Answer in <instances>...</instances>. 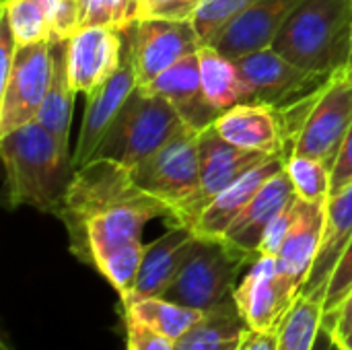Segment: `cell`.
<instances>
[{
	"instance_id": "5bb4252c",
	"label": "cell",
	"mask_w": 352,
	"mask_h": 350,
	"mask_svg": "<svg viewBox=\"0 0 352 350\" xmlns=\"http://www.w3.org/2000/svg\"><path fill=\"white\" fill-rule=\"evenodd\" d=\"M124 31L82 27L68 39V66L76 93L93 95L122 64Z\"/></svg>"
},
{
	"instance_id": "ac0fdd59",
	"label": "cell",
	"mask_w": 352,
	"mask_h": 350,
	"mask_svg": "<svg viewBox=\"0 0 352 350\" xmlns=\"http://www.w3.org/2000/svg\"><path fill=\"white\" fill-rule=\"evenodd\" d=\"M146 87L165 97L175 107L186 126L196 132L210 128L221 116V111L206 99V93L202 89L198 52L182 58Z\"/></svg>"
},
{
	"instance_id": "9a60e30c",
	"label": "cell",
	"mask_w": 352,
	"mask_h": 350,
	"mask_svg": "<svg viewBox=\"0 0 352 350\" xmlns=\"http://www.w3.org/2000/svg\"><path fill=\"white\" fill-rule=\"evenodd\" d=\"M212 128L239 149L264 155H291L287 126L278 107L266 103H239L223 111Z\"/></svg>"
},
{
	"instance_id": "3957f363",
	"label": "cell",
	"mask_w": 352,
	"mask_h": 350,
	"mask_svg": "<svg viewBox=\"0 0 352 350\" xmlns=\"http://www.w3.org/2000/svg\"><path fill=\"white\" fill-rule=\"evenodd\" d=\"M351 0H305L276 35L272 50L318 74L346 70L351 58Z\"/></svg>"
},
{
	"instance_id": "8fae6325",
	"label": "cell",
	"mask_w": 352,
	"mask_h": 350,
	"mask_svg": "<svg viewBox=\"0 0 352 350\" xmlns=\"http://www.w3.org/2000/svg\"><path fill=\"white\" fill-rule=\"evenodd\" d=\"M130 45L138 85L146 87L182 58L200 52L204 45L194 21H136L130 29Z\"/></svg>"
},
{
	"instance_id": "4316f807",
	"label": "cell",
	"mask_w": 352,
	"mask_h": 350,
	"mask_svg": "<svg viewBox=\"0 0 352 350\" xmlns=\"http://www.w3.org/2000/svg\"><path fill=\"white\" fill-rule=\"evenodd\" d=\"M60 0H4L2 12L14 33L16 45L54 39V19Z\"/></svg>"
},
{
	"instance_id": "d6a6232c",
	"label": "cell",
	"mask_w": 352,
	"mask_h": 350,
	"mask_svg": "<svg viewBox=\"0 0 352 350\" xmlns=\"http://www.w3.org/2000/svg\"><path fill=\"white\" fill-rule=\"evenodd\" d=\"M206 0H140V19L163 21H194Z\"/></svg>"
},
{
	"instance_id": "484cf974",
	"label": "cell",
	"mask_w": 352,
	"mask_h": 350,
	"mask_svg": "<svg viewBox=\"0 0 352 350\" xmlns=\"http://www.w3.org/2000/svg\"><path fill=\"white\" fill-rule=\"evenodd\" d=\"M120 301H122V309L132 311L138 320L159 330L161 334L169 336L171 340H177L182 334H186L202 316V311L179 305L165 297L128 295V297H122Z\"/></svg>"
},
{
	"instance_id": "2e32d148",
	"label": "cell",
	"mask_w": 352,
	"mask_h": 350,
	"mask_svg": "<svg viewBox=\"0 0 352 350\" xmlns=\"http://www.w3.org/2000/svg\"><path fill=\"white\" fill-rule=\"evenodd\" d=\"M326 204L328 202H305L299 198L293 227L276 254L278 274L295 299L301 297L324 241Z\"/></svg>"
},
{
	"instance_id": "8992f818",
	"label": "cell",
	"mask_w": 352,
	"mask_h": 350,
	"mask_svg": "<svg viewBox=\"0 0 352 350\" xmlns=\"http://www.w3.org/2000/svg\"><path fill=\"white\" fill-rule=\"evenodd\" d=\"M276 155H264L256 151L239 149L227 142L212 126L200 132V182L196 192L177 206L167 223L192 229L204 208L241 175Z\"/></svg>"
},
{
	"instance_id": "b9f144b4",
	"label": "cell",
	"mask_w": 352,
	"mask_h": 350,
	"mask_svg": "<svg viewBox=\"0 0 352 350\" xmlns=\"http://www.w3.org/2000/svg\"><path fill=\"white\" fill-rule=\"evenodd\" d=\"M346 74H349V80H351L352 85V68H346Z\"/></svg>"
},
{
	"instance_id": "e0dca14e",
	"label": "cell",
	"mask_w": 352,
	"mask_h": 350,
	"mask_svg": "<svg viewBox=\"0 0 352 350\" xmlns=\"http://www.w3.org/2000/svg\"><path fill=\"white\" fill-rule=\"evenodd\" d=\"M303 2L305 0H260L233 19L208 45L233 60L272 47L285 23Z\"/></svg>"
},
{
	"instance_id": "7402d4cb",
	"label": "cell",
	"mask_w": 352,
	"mask_h": 350,
	"mask_svg": "<svg viewBox=\"0 0 352 350\" xmlns=\"http://www.w3.org/2000/svg\"><path fill=\"white\" fill-rule=\"evenodd\" d=\"M293 196H295L293 184L289 179L287 169H283L260 188V192L252 198V202L243 208V212L227 229L223 239L252 256H258L268 225L291 202Z\"/></svg>"
},
{
	"instance_id": "7bdbcfd3",
	"label": "cell",
	"mask_w": 352,
	"mask_h": 350,
	"mask_svg": "<svg viewBox=\"0 0 352 350\" xmlns=\"http://www.w3.org/2000/svg\"><path fill=\"white\" fill-rule=\"evenodd\" d=\"M351 2H352V0H351Z\"/></svg>"
},
{
	"instance_id": "52a82bcc",
	"label": "cell",
	"mask_w": 352,
	"mask_h": 350,
	"mask_svg": "<svg viewBox=\"0 0 352 350\" xmlns=\"http://www.w3.org/2000/svg\"><path fill=\"white\" fill-rule=\"evenodd\" d=\"M132 179L169 206H182L200 182V132L186 128L157 153L130 169Z\"/></svg>"
},
{
	"instance_id": "6da1fadb",
	"label": "cell",
	"mask_w": 352,
	"mask_h": 350,
	"mask_svg": "<svg viewBox=\"0 0 352 350\" xmlns=\"http://www.w3.org/2000/svg\"><path fill=\"white\" fill-rule=\"evenodd\" d=\"M70 254L99 270L113 254L144 245V225L169 219V206L144 192L128 167L109 159H91L74 169L58 212Z\"/></svg>"
},
{
	"instance_id": "cb8c5ba5",
	"label": "cell",
	"mask_w": 352,
	"mask_h": 350,
	"mask_svg": "<svg viewBox=\"0 0 352 350\" xmlns=\"http://www.w3.org/2000/svg\"><path fill=\"white\" fill-rule=\"evenodd\" d=\"M250 332L233 297L202 311L200 320L175 340V350H237Z\"/></svg>"
},
{
	"instance_id": "ffe728a7",
	"label": "cell",
	"mask_w": 352,
	"mask_h": 350,
	"mask_svg": "<svg viewBox=\"0 0 352 350\" xmlns=\"http://www.w3.org/2000/svg\"><path fill=\"white\" fill-rule=\"evenodd\" d=\"M352 239V182L336 194H330L326 204V231L320 254L314 262L309 278L301 291V297L314 299L324 305L326 289L334 268Z\"/></svg>"
},
{
	"instance_id": "4fadbf2b",
	"label": "cell",
	"mask_w": 352,
	"mask_h": 350,
	"mask_svg": "<svg viewBox=\"0 0 352 350\" xmlns=\"http://www.w3.org/2000/svg\"><path fill=\"white\" fill-rule=\"evenodd\" d=\"M233 299L250 330L256 332L278 330L285 316L297 301L278 274L276 256L268 254H258V258L248 266V274L239 287H235Z\"/></svg>"
},
{
	"instance_id": "f546056e",
	"label": "cell",
	"mask_w": 352,
	"mask_h": 350,
	"mask_svg": "<svg viewBox=\"0 0 352 350\" xmlns=\"http://www.w3.org/2000/svg\"><path fill=\"white\" fill-rule=\"evenodd\" d=\"M80 29L111 27L126 31L140 19V0H78Z\"/></svg>"
},
{
	"instance_id": "603a6c76",
	"label": "cell",
	"mask_w": 352,
	"mask_h": 350,
	"mask_svg": "<svg viewBox=\"0 0 352 350\" xmlns=\"http://www.w3.org/2000/svg\"><path fill=\"white\" fill-rule=\"evenodd\" d=\"M74 97L76 91L72 87L68 66V39H52V78L35 122L47 128L64 151H70L68 142Z\"/></svg>"
},
{
	"instance_id": "ab89813d",
	"label": "cell",
	"mask_w": 352,
	"mask_h": 350,
	"mask_svg": "<svg viewBox=\"0 0 352 350\" xmlns=\"http://www.w3.org/2000/svg\"><path fill=\"white\" fill-rule=\"evenodd\" d=\"M0 350H12L8 347V342L6 340H0Z\"/></svg>"
},
{
	"instance_id": "5b68a950",
	"label": "cell",
	"mask_w": 352,
	"mask_h": 350,
	"mask_svg": "<svg viewBox=\"0 0 352 350\" xmlns=\"http://www.w3.org/2000/svg\"><path fill=\"white\" fill-rule=\"evenodd\" d=\"M256 258L225 239L198 237L192 256L161 297L206 311L233 297L237 276Z\"/></svg>"
},
{
	"instance_id": "44dd1931",
	"label": "cell",
	"mask_w": 352,
	"mask_h": 350,
	"mask_svg": "<svg viewBox=\"0 0 352 350\" xmlns=\"http://www.w3.org/2000/svg\"><path fill=\"white\" fill-rule=\"evenodd\" d=\"M287 165V157L276 155L241 175L235 184H231L225 192H221L198 217L192 231L204 239H223L227 229L235 223V219L243 212V208L252 202V198L260 192V188L283 171Z\"/></svg>"
},
{
	"instance_id": "d590c367",
	"label": "cell",
	"mask_w": 352,
	"mask_h": 350,
	"mask_svg": "<svg viewBox=\"0 0 352 350\" xmlns=\"http://www.w3.org/2000/svg\"><path fill=\"white\" fill-rule=\"evenodd\" d=\"M349 182H352V126L338 151V157L332 165V188L330 194L342 190Z\"/></svg>"
},
{
	"instance_id": "d6986e66",
	"label": "cell",
	"mask_w": 352,
	"mask_h": 350,
	"mask_svg": "<svg viewBox=\"0 0 352 350\" xmlns=\"http://www.w3.org/2000/svg\"><path fill=\"white\" fill-rule=\"evenodd\" d=\"M196 243L198 235L192 229L182 225H169L167 233H163L153 243L144 245L138 278L130 295L161 297L182 272Z\"/></svg>"
},
{
	"instance_id": "74e56055",
	"label": "cell",
	"mask_w": 352,
	"mask_h": 350,
	"mask_svg": "<svg viewBox=\"0 0 352 350\" xmlns=\"http://www.w3.org/2000/svg\"><path fill=\"white\" fill-rule=\"evenodd\" d=\"M276 332L278 330H268V332L250 330L237 350H276Z\"/></svg>"
},
{
	"instance_id": "836d02e7",
	"label": "cell",
	"mask_w": 352,
	"mask_h": 350,
	"mask_svg": "<svg viewBox=\"0 0 352 350\" xmlns=\"http://www.w3.org/2000/svg\"><path fill=\"white\" fill-rule=\"evenodd\" d=\"M352 289V239L346 248V252L342 254L338 266L334 268L328 289H326V297H324V318L330 316L351 293Z\"/></svg>"
},
{
	"instance_id": "60d3db41",
	"label": "cell",
	"mask_w": 352,
	"mask_h": 350,
	"mask_svg": "<svg viewBox=\"0 0 352 350\" xmlns=\"http://www.w3.org/2000/svg\"><path fill=\"white\" fill-rule=\"evenodd\" d=\"M346 68H352V33H351V58H349V66Z\"/></svg>"
},
{
	"instance_id": "83f0119b",
	"label": "cell",
	"mask_w": 352,
	"mask_h": 350,
	"mask_svg": "<svg viewBox=\"0 0 352 350\" xmlns=\"http://www.w3.org/2000/svg\"><path fill=\"white\" fill-rule=\"evenodd\" d=\"M324 326V305L299 297L276 332V350H314Z\"/></svg>"
},
{
	"instance_id": "e575fe53",
	"label": "cell",
	"mask_w": 352,
	"mask_h": 350,
	"mask_svg": "<svg viewBox=\"0 0 352 350\" xmlns=\"http://www.w3.org/2000/svg\"><path fill=\"white\" fill-rule=\"evenodd\" d=\"M297 194L291 198V202L272 219V223L268 225L266 233H264V239L260 243V254H268V256H276L293 227V221H295V212H297Z\"/></svg>"
},
{
	"instance_id": "1f68e13d",
	"label": "cell",
	"mask_w": 352,
	"mask_h": 350,
	"mask_svg": "<svg viewBox=\"0 0 352 350\" xmlns=\"http://www.w3.org/2000/svg\"><path fill=\"white\" fill-rule=\"evenodd\" d=\"M126 328V350H175V340L138 320L132 311L122 309Z\"/></svg>"
},
{
	"instance_id": "d4e9b609",
	"label": "cell",
	"mask_w": 352,
	"mask_h": 350,
	"mask_svg": "<svg viewBox=\"0 0 352 350\" xmlns=\"http://www.w3.org/2000/svg\"><path fill=\"white\" fill-rule=\"evenodd\" d=\"M200 58V80L206 93V99L223 113L239 103H252V87L241 74L237 62L212 45H202L198 52Z\"/></svg>"
},
{
	"instance_id": "8d00e7d4",
	"label": "cell",
	"mask_w": 352,
	"mask_h": 350,
	"mask_svg": "<svg viewBox=\"0 0 352 350\" xmlns=\"http://www.w3.org/2000/svg\"><path fill=\"white\" fill-rule=\"evenodd\" d=\"M322 332L330 338L332 344H334L336 340H340V338L352 334V305L351 307H340V309L334 311L332 316L324 318Z\"/></svg>"
},
{
	"instance_id": "ba28073f",
	"label": "cell",
	"mask_w": 352,
	"mask_h": 350,
	"mask_svg": "<svg viewBox=\"0 0 352 350\" xmlns=\"http://www.w3.org/2000/svg\"><path fill=\"white\" fill-rule=\"evenodd\" d=\"M52 78V41L16 45L6 80L0 85V136L37 120Z\"/></svg>"
},
{
	"instance_id": "4dcf8cb0",
	"label": "cell",
	"mask_w": 352,
	"mask_h": 350,
	"mask_svg": "<svg viewBox=\"0 0 352 350\" xmlns=\"http://www.w3.org/2000/svg\"><path fill=\"white\" fill-rule=\"evenodd\" d=\"M260 0H206L194 17V27L204 45H208L233 19Z\"/></svg>"
},
{
	"instance_id": "30bf717a",
	"label": "cell",
	"mask_w": 352,
	"mask_h": 350,
	"mask_svg": "<svg viewBox=\"0 0 352 350\" xmlns=\"http://www.w3.org/2000/svg\"><path fill=\"white\" fill-rule=\"evenodd\" d=\"M235 62L252 87V103H266L278 109L316 95L334 76L299 68L272 47L241 56Z\"/></svg>"
},
{
	"instance_id": "7a4b0ae2",
	"label": "cell",
	"mask_w": 352,
	"mask_h": 350,
	"mask_svg": "<svg viewBox=\"0 0 352 350\" xmlns=\"http://www.w3.org/2000/svg\"><path fill=\"white\" fill-rule=\"evenodd\" d=\"M0 157L6 206H31L58 217L74 175L72 153L39 122H29L0 136Z\"/></svg>"
},
{
	"instance_id": "f35d334b",
	"label": "cell",
	"mask_w": 352,
	"mask_h": 350,
	"mask_svg": "<svg viewBox=\"0 0 352 350\" xmlns=\"http://www.w3.org/2000/svg\"><path fill=\"white\" fill-rule=\"evenodd\" d=\"M334 347H336L338 350H352V334L344 336V338H340V340H336V342H334Z\"/></svg>"
},
{
	"instance_id": "7c38bea8",
	"label": "cell",
	"mask_w": 352,
	"mask_h": 350,
	"mask_svg": "<svg viewBox=\"0 0 352 350\" xmlns=\"http://www.w3.org/2000/svg\"><path fill=\"white\" fill-rule=\"evenodd\" d=\"M138 87V76L132 58V45L128 29L124 31V58L120 68L93 93L87 97V109L82 116V126L78 132L76 146L72 151V165L74 169L87 165L93 157L97 146L101 144L103 136L107 134L109 126L113 124L116 116L120 113L126 99Z\"/></svg>"
},
{
	"instance_id": "277c9868",
	"label": "cell",
	"mask_w": 352,
	"mask_h": 350,
	"mask_svg": "<svg viewBox=\"0 0 352 350\" xmlns=\"http://www.w3.org/2000/svg\"><path fill=\"white\" fill-rule=\"evenodd\" d=\"M186 128V122L165 97L138 85L122 105L93 159H109L132 169Z\"/></svg>"
},
{
	"instance_id": "f1b7e54d",
	"label": "cell",
	"mask_w": 352,
	"mask_h": 350,
	"mask_svg": "<svg viewBox=\"0 0 352 350\" xmlns=\"http://www.w3.org/2000/svg\"><path fill=\"white\" fill-rule=\"evenodd\" d=\"M295 194L305 202H328L332 188V167L305 155H289L285 165Z\"/></svg>"
},
{
	"instance_id": "9c48e42d",
	"label": "cell",
	"mask_w": 352,
	"mask_h": 350,
	"mask_svg": "<svg viewBox=\"0 0 352 350\" xmlns=\"http://www.w3.org/2000/svg\"><path fill=\"white\" fill-rule=\"evenodd\" d=\"M352 126V85L346 70L336 72L305 118L291 155H305L334 165Z\"/></svg>"
}]
</instances>
